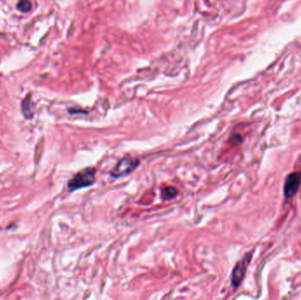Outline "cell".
Returning <instances> with one entry per match:
<instances>
[{"instance_id": "2", "label": "cell", "mask_w": 301, "mask_h": 300, "mask_svg": "<svg viewBox=\"0 0 301 300\" xmlns=\"http://www.w3.org/2000/svg\"><path fill=\"white\" fill-rule=\"evenodd\" d=\"M139 165V160L134 159L132 157H125L119 161L118 164L115 166L112 171L111 175L114 178L126 176L130 173H132L135 169H137Z\"/></svg>"}, {"instance_id": "5", "label": "cell", "mask_w": 301, "mask_h": 300, "mask_svg": "<svg viewBox=\"0 0 301 300\" xmlns=\"http://www.w3.org/2000/svg\"><path fill=\"white\" fill-rule=\"evenodd\" d=\"M178 191L174 187H167L161 191V196L164 200H170L177 196Z\"/></svg>"}, {"instance_id": "4", "label": "cell", "mask_w": 301, "mask_h": 300, "mask_svg": "<svg viewBox=\"0 0 301 300\" xmlns=\"http://www.w3.org/2000/svg\"><path fill=\"white\" fill-rule=\"evenodd\" d=\"M301 184V173L295 172L289 174L284 182L283 193L286 198H292L300 189Z\"/></svg>"}, {"instance_id": "6", "label": "cell", "mask_w": 301, "mask_h": 300, "mask_svg": "<svg viewBox=\"0 0 301 300\" xmlns=\"http://www.w3.org/2000/svg\"><path fill=\"white\" fill-rule=\"evenodd\" d=\"M17 8L22 13H28L32 8V4L29 0H19Z\"/></svg>"}, {"instance_id": "3", "label": "cell", "mask_w": 301, "mask_h": 300, "mask_svg": "<svg viewBox=\"0 0 301 300\" xmlns=\"http://www.w3.org/2000/svg\"><path fill=\"white\" fill-rule=\"evenodd\" d=\"M251 257H252V254L247 253L244 255V257L236 264V266L233 268V273H232V284L233 287L237 288L243 281L245 275H246V268L250 263Z\"/></svg>"}, {"instance_id": "1", "label": "cell", "mask_w": 301, "mask_h": 300, "mask_svg": "<svg viewBox=\"0 0 301 300\" xmlns=\"http://www.w3.org/2000/svg\"><path fill=\"white\" fill-rule=\"evenodd\" d=\"M95 182L96 169L94 168H88L78 172L71 179L68 183V188L71 191H75L92 186Z\"/></svg>"}]
</instances>
